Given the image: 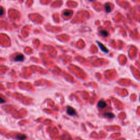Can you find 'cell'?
<instances>
[{
	"instance_id": "9",
	"label": "cell",
	"mask_w": 140,
	"mask_h": 140,
	"mask_svg": "<svg viewBox=\"0 0 140 140\" xmlns=\"http://www.w3.org/2000/svg\"><path fill=\"white\" fill-rule=\"evenodd\" d=\"M6 102V101L4 100L3 99H2V98L0 97V103H3Z\"/></svg>"
},
{
	"instance_id": "3",
	"label": "cell",
	"mask_w": 140,
	"mask_h": 140,
	"mask_svg": "<svg viewBox=\"0 0 140 140\" xmlns=\"http://www.w3.org/2000/svg\"><path fill=\"white\" fill-rule=\"evenodd\" d=\"M106 106H107V104L104 101L101 100L99 101L98 103V107H99V108H104L105 107H106Z\"/></svg>"
},
{
	"instance_id": "2",
	"label": "cell",
	"mask_w": 140,
	"mask_h": 140,
	"mask_svg": "<svg viewBox=\"0 0 140 140\" xmlns=\"http://www.w3.org/2000/svg\"><path fill=\"white\" fill-rule=\"evenodd\" d=\"M24 60V56L23 54H19L14 58V61H23Z\"/></svg>"
},
{
	"instance_id": "4",
	"label": "cell",
	"mask_w": 140,
	"mask_h": 140,
	"mask_svg": "<svg viewBox=\"0 0 140 140\" xmlns=\"http://www.w3.org/2000/svg\"><path fill=\"white\" fill-rule=\"evenodd\" d=\"M98 43L99 44V47H100V48H101V50H102V51H103V52H105V53H108V49H107L106 47H105V46H103L102 43H101L99 42H98Z\"/></svg>"
},
{
	"instance_id": "8",
	"label": "cell",
	"mask_w": 140,
	"mask_h": 140,
	"mask_svg": "<svg viewBox=\"0 0 140 140\" xmlns=\"http://www.w3.org/2000/svg\"><path fill=\"white\" fill-rule=\"evenodd\" d=\"M105 9H106L107 12H111V7L109 5V4L107 3L106 5H105Z\"/></svg>"
},
{
	"instance_id": "10",
	"label": "cell",
	"mask_w": 140,
	"mask_h": 140,
	"mask_svg": "<svg viewBox=\"0 0 140 140\" xmlns=\"http://www.w3.org/2000/svg\"><path fill=\"white\" fill-rule=\"evenodd\" d=\"M3 10L2 9H0V16H2L3 14Z\"/></svg>"
},
{
	"instance_id": "7",
	"label": "cell",
	"mask_w": 140,
	"mask_h": 140,
	"mask_svg": "<svg viewBox=\"0 0 140 140\" xmlns=\"http://www.w3.org/2000/svg\"><path fill=\"white\" fill-rule=\"evenodd\" d=\"M105 115L107 116V117L110 118V119H112L114 117H115V115H113V113H106L105 114Z\"/></svg>"
},
{
	"instance_id": "1",
	"label": "cell",
	"mask_w": 140,
	"mask_h": 140,
	"mask_svg": "<svg viewBox=\"0 0 140 140\" xmlns=\"http://www.w3.org/2000/svg\"><path fill=\"white\" fill-rule=\"evenodd\" d=\"M67 113L68 115L71 116L76 115V112L75 111V109L73 107L70 106H68L67 108Z\"/></svg>"
},
{
	"instance_id": "6",
	"label": "cell",
	"mask_w": 140,
	"mask_h": 140,
	"mask_svg": "<svg viewBox=\"0 0 140 140\" xmlns=\"http://www.w3.org/2000/svg\"><path fill=\"white\" fill-rule=\"evenodd\" d=\"M100 33L103 37H107L108 35V33L106 31H105V30H101V31H100Z\"/></svg>"
},
{
	"instance_id": "5",
	"label": "cell",
	"mask_w": 140,
	"mask_h": 140,
	"mask_svg": "<svg viewBox=\"0 0 140 140\" xmlns=\"http://www.w3.org/2000/svg\"><path fill=\"white\" fill-rule=\"evenodd\" d=\"M16 139L19 140H25L26 139V136L24 134H18V135H16Z\"/></svg>"
},
{
	"instance_id": "11",
	"label": "cell",
	"mask_w": 140,
	"mask_h": 140,
	"mask_svg": "<svg viewBox=\"0 0 140 140\" xmlns=\"http://www.w3.org/2000/svg\"><path fill=\"white\" fill-rule=\"evenodd\" d=\"M90 1H92V0H90Z\"/></svg>"
}]
</instances>
